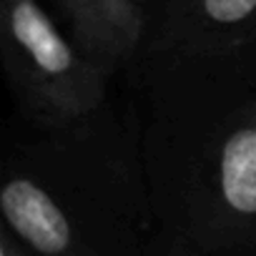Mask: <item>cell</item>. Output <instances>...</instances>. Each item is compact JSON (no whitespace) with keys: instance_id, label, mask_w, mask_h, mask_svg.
Segmentation results:
<instances>
[{"instance_id":"obj_1","label":"cell","mask_w":256,"mask_h":256,"mask_svg":"<svg viewBox=\"0 0 256 256\" xmlns=\"http://www.w3.org/2000/svg\"><path fill=\"white\" fill-rule=\"evenodd\" d=\"M0 36L8 70L33 108L73 120L103 98V68L76 50L38 0H0Z\"/></svg>"},{"instance_id":"obj_2","label":"cell","mask_w":256,"mask_h":256,"mask_svg":"<svg viewBox=\"0 0 256 256\" xmlns=\"http://www.w3.org/2000/svg\"><path fill=\"white\" fill-rule=\"evenodd\" d=\"M80 50L100 68L131 56L146 26V0H58Z\"/></svg>"},{"instance_id":"obj_3","label":"cell","mask_w":256,"mask_h":256,"mask_svg":"<svg viewBox=\"0 0 256 256\" xmlns=\"http://www.w3.org/2000/svg\"><path fill=\"white\" fill-rule=\"evenodd\" d=\"M8 226L38 254L63 256L70 246V226L58 204L33 181L13 178L0 194Z\"/></svg>"},{"instance_id":"obj_4","label":"cell","mask_w":256,"mask_h":256,"mask_svg":"<svg viewBox=\"0 0 256 256\" xmlns=\"http://www.w3.org/2000/svg\"><path fill=\"white\" fill-rule=\"evenodd\" d=\"M221 194L238 214H256V120L228 136L221 148Z\"/></svg>"},{"instance_id":"obj_5","label":"cell","mask_w":256,"mask_h":256,"mask_svg":"<svg viewBox=\"0 0 256 256\" xmlns=\"http://www.w3.org/2000/svg\"><path fill=\"white\" fill-rule=\"evenodd\" d=\"M194 28L236 30L256 20V0H188Z\"/></svg>"},{"instance_id":"obj_6","label":"cell","mask_w":256,"mask_h":256,"mask_svg":"<svg viewBox=\"0 0 256 256\" xmlns=\"http://www.w3.org/2000/svg\"><path fill=\"white\" fill-rule=\"evenodd\" d=\"M3 256H16V254H13V248H10V244H8V241H6V246H3Z\"/></svg>"}]
</instances>
